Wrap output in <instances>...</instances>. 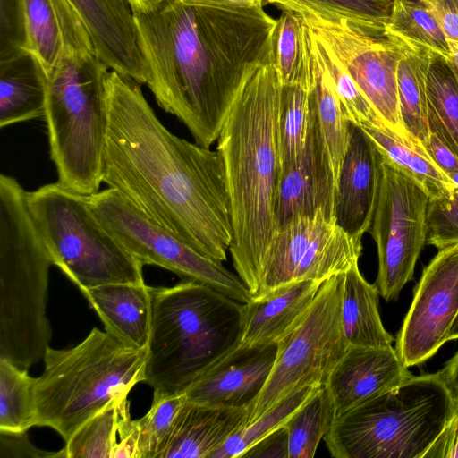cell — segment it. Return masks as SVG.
<instances>
[{
	"mask_svg": "<svg viewBox=\"0 0 458 458\" xmlns=\"http://www.w3.org/2000/svg\"><path fill=\"white\" fill-rule=\"evenodd\" d=\"M301 16L315 36L327 45L345 66L386 126L412 142L403 127L398 100L397 67L403 47L384 35L370 34L344 19Z\"/></svg>",
	"mask_w": 458,
	"mask_h": 458,
	"instance_id": "cell-14",
	"label": "cell"
},
{
	"mask_svg": "<svg viewBox=\"0 0 458 458\" xmlns=\"http://www.w3.org/2000/svg\"><path fill=\"white\" fill-rule=\"evenodd\" d=\"M146 84L157 105L210 148L247 69L275 53L277 19L263 4L206 6L165 0L131 11Z\"/></svg>",
	"mask_w": 458,
	"mask_h": 458,
	"instance_id": "cell-2",
	"label": "cell"
},
{
	"mask_svg": "<svg viewBox=\"0 0 458 458\" xmlns=\"http://www.w3.org/2000/svg\"><path fill=\"white\" fill-rule=\"evenodd\" d=\"M428 120L458 155V81L448 61L432 55L427 74Z\"/></svg>",
	"mask_w": 458,
	"mask_h": 458,
	"instance_id": "cell-32",
	"label": "cell"
},
{
	"mask_svg": "<svg viewBox=\"0 0 458 458\" xmlns=\"http://www.w3.org/2000/svg\"><path fill=\"white\" fill-rule=\"evenodd\" d=\"M189 4L206 6H254L264 4L262 0H181Z\"/></svg>",
	"mask_w": 458,
	"mask_h": 458,
	"instance_id": "cell-50",
	"label": "cell"
},
{
	"mask_svg": "<svg viewBox=\"0 0 458 458\" xmlns=\"http://www.w3.org/2000/svg\"><path fill=\"white\" fill-rule=\"evenodd\" d=\"M452 416L423 458H458V400Z\"/></svg>",
	"mask_w": 458,
	"mask_h": 458,
	"instance_id": "cell-44",
	"label": "cell"
},
{
	"mask_svg": "<svg viewBox=\"0 0 458 458\" xmlns=\"http://www.w3.org/2000/svg\"><path fill=\"white\" fill-rule=\"evenodd\" d=\"M140 430L137 420L130 414V402L124 399L119 405L117 443L112 458H139Z\"/></svg>",
	"mask_w": 458,
	"mask_h": 458,
	"instance_id": "cell-43",
	"label": "cell"
},
{
	"mask_svg": "<svg viewBox=\"0 0 458 458\" xmlns=\"http://www.w3.org/2000/svg\"><path fill=\"white\" fill-rule=\"evenodd\" d=\"M378 151L412 177L430 199H447L455 185L426 149L403 139L387 127L362 128Z\"/></svg>",
	"mask_w": 458,
	"mask_h": 458,
	"instance_id": "cell-27",
	"label": "cell"
},
{
	"mask_svg": "<svg viewBox=\"0 0 458 458\" xmlns=\"http://www.w3.org/2000/svg\"><path fill=\"white\" fill-rule=\"evenodd\" d=\"M458 318V244L438 250L423 269L395 350L407 367L431 358L449 341Z\"/></svg>",
	"mask_w": 458,
	"mask_h": 458,
	"instance_id": "cell-15",
	"label": "cell"
},
{
	"mask_svg": "<svg viewBox=\"0 0 458 458\" xmlns=\"http://www.w3.org/2000/svg\"><path fill=\"white\" fill-rule=\"evenodd\" d=\"M313 36L332 77L337 99L346 119L361 128L387 127L332 49L314 33Z\"/></svg>",
	"mask_w": 458,
	"mask_h": 458,
	"instance_id": "cell-38",
	"label": "cell"
},
{
	"mask_svg": "<svg viewBox=\"0 0 458 458\" xmlns=\"http://www.w3.org/2000/svg\"><path fill=\"white\" fill-rule=\"evenodd\" d=\"M426 243L438 250L458 244V189L450 198L428 200Z\"/></svg>",
	"mask_w": 458,
	"mask_h": 458,
	"instance_id": "cell-41",
	"label": "cell"
},
{
	"mask_svg": "<svg viewBox=\"0 0 458 458\" xmlns=\"http://www.w3.org/2000/svg\"><path fill=\"white\" fill-rule=\"evenodd\" d=\"M454 405L437 373L411 376L336 414L324 441L335 458H423Z\"/></svg>",
	"mask_w": 458,
	"mask_h": 458,
	"instance_id": "cell-8",
	"label": "cell"
},
{
	"mask_svg": "<svg viewBox=\"0 0 458 458\" xmlns=\"http://www.w3.org/2000/svg\"><path fill=\"white\" fill-rule=\"evenodd\" d=\"M247 458H288V433L285 425L250 447Z\"/></svg>",
	"mask_w": 458,
	"mask_h": 458,
	"instance_id": "cell-47",
	"label": "cell"
},
{
	"mask_svg": "<svg viewBox=\"0 0 458 458\" xmlns=\"http://www.w3.org/2000/svg\"><path fill=\"white\" fill-rule=\"evenodd\" d=\"M379 293L361 275L358 263L344 274L341 318L349 345L390 347L393 336L378 310Z\"/></svg>",
	"mask_w": 458,
	"mask_h": 458,
	"instance_id": "cell-26",
	"label": "cell"
},
{
	"mask_svg": "<svg viewBox=\"0 0 458 458\" xmlns=\"http://www.w3.org/2000/svg\"><path fill=\"white\" fill-rule=\"evenodd\" d=\"M27 50L21 0H0V60Z\"/></svg>",
	"mask_w": 458,
	"mask_h": 458,
	"instance_id": "cell-42",
	"label": "cell"
},
{
	"mask_svg": "<svg viewBox=\"0 0 458 458\" xmlns=\"http://www.w3.org/2000/svg\"><path fill=\"white\" fill-rule=\"evenodd\" d=\"M283 89L275 53L252 64L216 140L230 199L233 240L229 253L245 285L255 275L276 229Z\"/></svg>",
	"mask_w": 458,
	"mask_h": 458,
	"instance_id": "cell-3",
	"label": "cell"
},
{
	"mask_svg": "<svg viewBox=\"0 0 458 458\" xmlns=\"http://www.w3.org/2000/svg\"><path fill=\"white\" fill-rule=\"evenodd\" d=\"M122 402L110 404L85 422L65 442V446L58 452V457L112 458L117 443L119 405Z\"/></svg>",
	"mask_w": 458,
	"mask_h": 458,
	"instance_id": "cell-39",
	"label": "cell"
},
{
	"mask_svg": "<svg viewBox=\"0 0 458 458\" xmlns=\"http://www.w3.org/2000/svg\"><path fill=\"white\" fill-rule=\"evenodd\" d=\"M44 69L30 51L0 60V127L44 117Z\"/></svg>",
	"mask_w": 458,
	"mask_h": 458,
	"instance_id": "cell-25",
	"label": "cell"
},
{
	"mask_svg": "<svg viewBox=\"0 0 458 458\" xmlns=\"http://www.w3.org/2000/svg\"><path fill=\"white\" fill-rule=\"evenodd\" d=\"M362 240L346 233L324 209L276 229L246 284L253 300L267 299L296 283L324 282L359 263Z\"/></svg>",
	"mask_w": 458,
	"mask_h": 458,
	"instance_id": "cell-11",
	"label": "cell"
},
{
	"mask_svg": "<svg viewBox=\"0 0 458 458\" xmlns=\"http://www.w3.org/2000/svg\"><path fill=\"white\" fill-rule=\"evenodd\" d=\"M34 379L0 358V431L22 433L34 426Z\"/></svg>",
	"mask_w": 458,
	"mask_h": 458,
	"instance_id": "cell-35",
	"label": "cell"
},
{
	"mask_svg": "<svg viewBox=\"0 0 458 458\" xmlns=\"http://www.w3.org/2000/svg\"><path fill=\"white\" fill-rule=\"evenodd\" d=\"M106 97L102 182L199 253L226 260L233 225L220 153L172 133L131 77L109 71Z\"/></svg>",
	"mask_w": 458,
	"mask_h": 458,
	"instance_id": "cell-1",
	"label": "cell"
},
{
	"mask_svg": "<svg viewBox=\"0 0 458 458\" xmlns=\"http://www.w3.org/2000/svg\"><path fill=\"white\" fill-rule=\"evenodd\" d=\"M449 177L451 178V180L453 181V182L454 183L455 185V189H458V171L451 174L449 175Z\"/></svg>",
	"mask_w": 458,
	"mask_h": 458,
	"instance_id": "cell-54",
	"label": "cell"
},
{
	"mask_svg": "<svg viewBox=\"0 0 458 458\" xmlns=\"http://www.w3.org/2000/svg\"><path fill=\"white\" fill-rule=\"evenodd\" d=\"M449 42L450 57L447 60L458 81V42Z\"/></svg>",
	"mask_w": 458,
	"mask_h": 458,
	"instance_id": "cell-52",
	"label": "cell"
},
{
	"mask_svg": "<svg viewBox=\"0 0 458 458\" xmlns=\"http://www.w3.org/2000/svg\"><path fill=\"white\" fill-rule=\"evenodd\" d=\"M28 203L53 264L81 291L145 284L144 265L101 225L89 196L56 182L28 191Z\"/></svg>",
	"mask_w": 458,
	"mask_h": 458,
	"instance_id": "cell-9",
	"label": "cell"
},
{
	"mask_svg": "<svg viewBox=\"0 0 458 458\" xmlns=\"http://www.w3.org/2000/svg\"><path fill=\"white\" fill-rule=\"evenodd\" d=\"M440 23L448 41L458 42V0H423Z\"/></svg>",
	"mask_w": 458,
	"mask_h": 458,
	"instance_id": "cell-48",
	"label": "cell"
},
{
	"mask_svg": "<svg viewBox=\"0 0 458 458\" xmlns=\"http://www.w3.org/2000/svg\"><path fill=\"white\" fill-rule=\"evenodd\" d=\"M106 331L127 345L147 348L152 317V287L111 284L81 290Z\"/></svg>",
	"mask_w": 458,
	"mask_h": 458,
	"instance_id": "cell-22",
	"label": "cell"
},
{
	"mask_svg": "<svg viewBox=\"0 0 458 458\" xmlns=\"http://www.w3.org/2000/svg\"><path fill=\"white\" fill-rule=\"evenodd\" d=\"M384 36L406 48L450 57L446 36L423 0H394Z\"/></svg>",
	"mask_w": 458,
	"mask_h": 458,
	"instance_id": "cell-29",
	"label": "cell"
},
{
	"mask_svg": "<svg viewBox=\"0 0 458 458\" xmlns=\"http://www.w3.org/2000/svg\"><path fill=\"white\" fill-rule=\"evenodd\" d=\"M394 0H262L300 15L347 20L363 30L384 35Z\"/></svg>",
	"mask_w": 458,
	"mask_h": 458,
	"instance_id": "cell-30",
	"label": "cell"
},
{
	"mask_svg": "<svg viewBox=\"0 0 458 458\" xmlns=\"http://www.w3.org/2000/svg\"><path fill=\"white\" fill-rule=\"evenodd\" d=\"M450 338L452 340L458 339V318H457L454 325L452 327Z\"/></svg>",
	"mask_w": 458,
	"mask_h": 458,
	"instance_id": "cell-53",
	"label": "cell"
},
{
	"mask_svg": "<svg viewBox=\"0 0 458 458\" xmlns=\"http://www.w3.org/2000/svg\"><path fill=\"white\" fill-rule=\"evenodd\" d=\"M309 29L301 15L283 10L275 32L276 65L284 86L299 85L310 89L304 73Z\"/></svg>",
	"mask_w": 458,
	"mask_h": 458,
	"instance_id": "cell-36",
	"label": "cell"
},
{
	"mask_svg": "<svg viewBox=\"0 0 458 458\" xmlns=\"http://www.w3.org/2000/svg\"><path fill=\"white\" fill-rule=\"evenodd\" d=\"M185 394L153 396L149 411L138 419L139 458H159L171 435Z\"/></svg>",
	"mask_w": 458,
	"mask_h": 458,
	"instance_id": "cell-40",
	"label": "cell"
},
{
	"mask_svg": "<svg viewBox=\"0 0 458 458\" xmlns=\"http://www.w3.org/2000/svg\"><path fill=\"white\" fill-rule=\"evenodd\" d=\"M380 177V152L361 127L351 123L335 197L334 217L341 228L355 238L362 240L370 229Z\"/></svg>",
	"mask_w": 458,
	"mask_h": 458,
	"instance_id": "cell-16",
	"label": "cell"
},
{
	"mask_svg": "<svg viewBox=\"0 0 458 458\" xmlns=\"http://www.w3.org/2000/svg\"><path fill=\"white\" fill-rule=\"evenodd\" d=\"M411 376L393 346L348 345L324 386L336 414H340L396 387Z\"/></svg>",
	"mask_w": 458,
	"mask_h": 458,
	"instance_id": "cell-18",
	"label": "cell"
},
{
	"mask_svg": "<svg viewBox=\"0 0 458 458\" xmlns=\"http://www.w3.org/2000/svg\"><path fill=\"white\" fill-rule=\"evenodd\" d=\"M379 192L369 229L378 257L374 283L386 301L397 300L426 243L425 190L381 153Z\"/></svg>",
	"mask_w": 458,
	"mask_h": 458,
	"instance_id": "cell-13",
	"label": "cell"
},
{
	"mask_svg": "<svg viewBox=\"0 0 458 458\" xmlns=\"http://www.w3.org/2000/svg\"><path fill=\"white\" fill-rule=\"evenodd\" d=\"M54 265L28 203V191L0 174V358L28 369L52 336L47 317Z\"/></svg>",
	"mask_w": 458,
	"mask_h": 458,
	"instance_id": "cell-6",
	"label": "cell"
},
{
	"mask_svg": "<svg viewBox=\"0 0 458 458\" xmlns=\"http://www.w3.org/2000/svg\"><path fill=\"white\" fill-rule=\"evenodd\" d=\"M429 136L425 149L436 164L448 175L458 171V155L448 145L437 126L428 120Z\"/></svg>",
	"mask_w": 458,
	"mask_h": 458,
	"instance_id": "cell-45",
	"label": "cell"
},
{
	"mask_svg": "<svg viewBox=\"0 0 458 458\" xmlns=\"http://www.w3.org/2000/svg\"><path fill=\"white\" fill-rule=\"evenodd\" d=\"M437 374L448 389L452 397L454 400H458V352Z\"/></svg>",
	"mask_w": 458,
	"mask_h": 458,
	"instance_id": "cell-49",
	"label": "cell"
},
{
	"mask_svg": "<svg viewBox=\"0 0 458 458\" xmlns=\"http://www.w3.org/2000/svg\"><path fill=\"white\" fill-rule=\"evenodd\" d=\"M344 274L322 283L301 321L276 343L273 368L249 409L247 424L296 391L324 386L346 352L349 344L341 318Z\"/></svg>",
	"mask_w": 458,
	"mask_h": 458,
	"instance_id": "cell-10",
	"label": "cell"
},
{
	"mask_svg": "<svg viewBox=\"0 0 458 458\" xmlns=\"http://www.w3.org/2000/svg\"><path fill=\"white\" fill-rule=\"evenodd\" d=\"M334 193L320 147L312 128L304 151L280 173L275 200L276 228L300 216L324 209L334 217Z\"/></svg>",
	"mask_w": 458,
	"mask_h": 458,
	"instance_id": "cell-20",
	"label": "cell"
},
{
	"mask_svg": "<svg viewBox=\"0 0 458 458\" xmlns=\"http://www.w3.org/2000/svg\"><path fill=\"white\" fill-rule=\"evenodd\" d=\"M336 415L332 398L323 386L285 424L288 458H311Z\"/></svg>",
	"mask_w": 458,
	"mask_h": 458,
	"instance_id": "cell-33",
	"label": "cell"
},
{
	"mask_svg": "<svg viewBox=\"0 0 458 458\" xmlns=\"http://www.w3.org/2000/svg\"><path fill=\"white\" fill-rule=\"evenodd\" d=\"M309 30L314 72V85L310 94L313 126L329 174L335 199L342 165L348 148L351 123L343 113L330 72L310 28Z\"/></svg>",
	"mask_w": 458,
	"mask_h": 458,
	"instance_id": "cell-24",
	"label": "cell"
},
{
	"mask_svg": "<svg viewBox=\"0 0 458 458\" xmlns=\"http://www.w3.org/2000/svg\"><path fill=\"white\" fill-rule=\"evenodd\" d=\"M87 28L98 55L109 67L146 84L132 13L125 0H67Z\"/></svg>",
	"mask_w": 458,
	"mask_h": 458,
	"instance_id": "cell-19",
	"label": "cell"
},
{
	"mask_svg": "<svg viewBox=\"0 0 458 458\" xmlns=\"http://www.w3.org/2000/svg\"><path fill=\"white\" fill-rule=\"evenodd\" d=\"M147 349L125 344L93 327L66 349L47 347L34 379V426L50 427L66 442L85 422L127 398L144 381Z\"/></svg>",
	"mask_w": 458,
	"mask_h": 458,
	"instance_id": "cell-7",
	"label": "cell"
},
{
	"mask_svg": "<svg viewBox=\"0 0 458 458\" xmlns=\"http://www.w3.org/2000/svg\"><path fill=\"white\" fill-rule=\"evenodd\" d=\"M0 457H58L57 453L42 451L33 445L25 432L8 433L0 431Z\"/></svg>",
	"mask_w": 458,
	"mask_h": 458,
	"instance_id": "cell-46",
	"label": "cell"
},
{
	"mask_svg": "<svg viewBox=\"0 0 458 458\" xmlns=\"http://www.w3.org/2000/svg\"><path fill=\"white\" fill-rule=\"evenodd\" d=\"M244 303L199 283L152 287L144 382L154 396L182 394L240 344Z\"/></svg>",
	"mask_w": 458,
	"mask_h": 458,
	"instance_id": "cell-5",
	"label": "cell"
},
{
	"mask_svg": "<svg viewBox=\"0 0 458 458\" xmlns=\"http://www.w3.org/2000/svg\"><path fill=\"white\" fill-rule=\"evenodd\" d=\"M322 283L301 281L267 299L244 303L238 347L250 348L280 341L301 321Z\"/></svg>",
	"mask_w": 458,
	"mask_h": 458,
	"instance_id": "cell-23",
	"label": "cell"
},
{
	"mask_svg": "<svg viewBox=\"0 0 458 458\" xmlns=\"http://www.w3.org/2000/svg\"><path fill=\"white\" fill-rule=\"evenodd\" d=\"M322 386H308L287 396L256 420L235 431L209 458H242L250 447L284 426Z\"/></svg>",
	"mask_w": 458,
	"mask_h": 458,
	"instance_id": "cell-34",
	"label": "cell"
},
{
	"mask_svg": "<svg viewBox=\"0 0 458 458\" xmlns=\"http://www.w3.org/2000/svg\"><path fill=\"white\" fill-rule=\"evenodd\" d=\"M27 50L41 64L45 74L55 66L62 47L61 32L52 0H21Z\"/></svg>",
	"mask_w": 458,
	"mask_h": 458,
	"instance_id": "cell-37",
	"label": "cell"
},
{
	"mask_svg": "<svg viewBox=\"0 0 458 458\" xmlns=\"http://www.w3.org/2000/svg\"><path fill=\"white\" fill-rule=\"evenodd\" d=\"M61 32L59 57L46 74L44 118L58 182L89 196L99 191L107 126L109 67L67 0H52Z\"/></svg>",
	"mask_w": 458,
	"mask_h": 458,
	"instance_id": "cell-4",
	"label": "cell"
},
{
	"mask_svg": "<svg viewBox=\"0 0 458 458\" xmlns=\"http://www.w3.org/2000/svg\"><path fill=\"white\" fill-rule=\"evenodd\" d=\"M403 48L397 67L400 114L411 140L425 149L429 136L427 74L432 54Z\"/></svg>",
	"mask_w": 458,
	"mask_h": 458,
	"instance_id": "cell-28",
	"label": "cell"
},
{
	"mask_svg": "<svg viewBox=\"0 0 458 458\" xmlns=\"http://www.w3.org/2000/svg\"><path fill=\"white\" fill-rule=\"evenodd\" d=\"M311 90L284 86L279 113L280 173L292 166L304 151L312 128Z\"/></svg>",
	"mask_w": 458,
	"mask_h": 458,
	"instance_id": "cell-31",
	"label": "cell"
},
{
	"mask_svg": "<svg viewBox=\"0 0 458 458\" xmlns=\"http://www.w3.org/2000/svg\"><path fill=\"white\" fill-rule=\"evenodd\" d=\"M277 344L236 347L195 380L184 392L186 401L233 408H250L273 368Z\"/></svg>",
	"mask_w": 458,
	"mask_h": 458,
	"instance_id": "cell-17",
	"label": "cell"
},
{
	"mask_svg": "<svg viewBox=\"0 0 458 458\" xmlns=\"http://www.w3.org/2000/svg\"><path fill=\"white\" fill-rule=\"evenodd\" d=\"M101 225L143 265L169 270L182 281L207 285L241 303L253 300L237 274L207 257L148 217L117 191L106 188L89 196Z\"/></svg>",
	"mask_w": 458,
	"mask_h": 458,
	"instance_id": "cell-12",
	"label": "cell"
},
{
	"mask_svg": "<svg viewBox=\"0 0 458 458\" xmlns=\"http://www.w3.org/2000/svg\"><path fill=\"white\" fill-rule=\"evenodd\" d=\"M249 408L211 406L185 401L159 458H209L247 424Z\"/></svg>",
	"mask_w": 458,
	"mask_h": 458,
	"instance_id": "cell-21",
	"label": "cell"
},
{
	"mask_svg": "<svg viewBox=\"0 0 458 458\" xmlns=\"http://www.w3.org/2000/svg\"><path fill=\"white\" fill-rule=\"evenodd\" d=\"M131 11H144L153 8L165 0H125Z\"/></svg>",
	"mask_w": 458,
	"mask_h": 458,
	"instance_id": "cell-51",
	"label": "cell"
}]
</instances>
